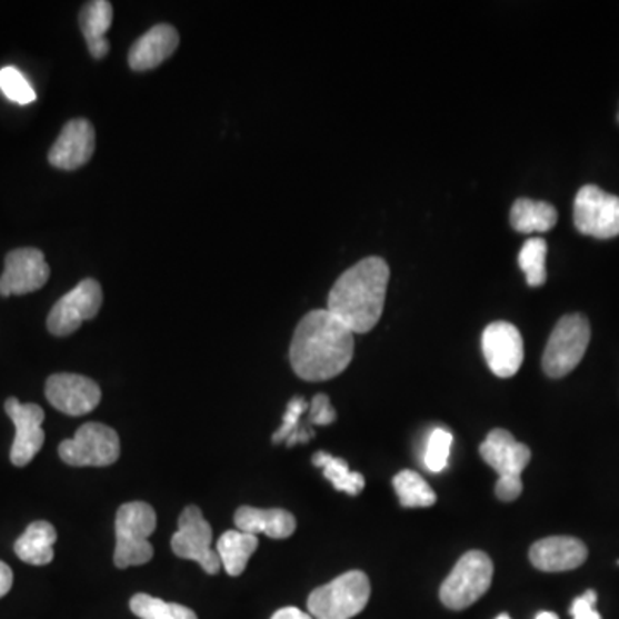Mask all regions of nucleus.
Segmentation results:
<instances>
[{
    "mask_svg": "<svg viewBox=\"0 0 619 619\" xmlns=\"http://www.w3.org/2000/svg\"><path fill=\"white\" fill-rule=\"evenodd\" d=\"M521 490H523V483H521L520 477H501L496 483V496L505 502L520 498Z\"/></svg>",
    "mask_w": 619,
    "mask_h": 619,
    "instance_id": "nucleus-33",
    "label": "nucleus"
},
{
    "mask_svg": "<svg viewBox=\"0 0 619 619\" xmlns=\"http://www.w3.org/2000/svg\"><path fill=\"white\" fill-rule=\"evenodd\" d=\"M130 608L140 619H198L194 611L187 606L166 602L149 593H137L131 597Z\"/></svg>",
    "mask_w": 619,
    "mask_h": 619,
    "instance_id": "nucleus-27",
    "label": "nucleus"
},
{
    "mask_svg": "<svg viewBox=\"0 0 619 619\" xmlns=\"http://www.w3.org/2000/svg\"><path fill=\"white\" fill-rule=\"evenodd\" d=\"M112 14H114L112 4L107 0H93L81 9L80 28L92 58L103 59L111 50L106 33L112 27Z\"/></svg>",
    "mask_w": 619,
    "mask_h": 619,
    "instance_id": "nucleus-20",
    "label": "nucleus"
},
{
    "mask_svg": "<svg viewBox=\"0 0 619 619\" xmlns=\"http://www.w3.org/2000/svg\"><path fill=\"white\" fill-rule=\"evenodd\" d=\"M270 619H313L312 616L307 615V612L301 611L298 608H284L279 609L274 616Z\"/></svg>",
    "mask_w": 619,
    "mask_h": 619,
    "instance_id": "nucleus-35",
    "label": "nucleus"
},
{
    "mask_svg": "<svg viewBox=\"0 0 619 619\" xmlns=\"http://www.w3.org/2000/svg\"><path fill=\"white\" fill-rule=\"evenodd\" d=\"M353 353V332L329 310H313L298 323L289 360L300 379L322 382L345 372Z\"/></svg>",
    "mask_w": 619,
    "mask_h": 619,
    "instance_id": "nucleus-1",
    "label": "nucleus"
},
{
    "mask_svg": "<svg viewBox=\"0 0 619 619\" xmlns=\"http://www.w3.org/2000/svg\"><path fill=\"white\" fill-rule=\"evenodd\" d=\"M618 121H619V114H618Z\"/></svg>",
    "mask_w": 619,
    "mask_h": 619,
    "instance_id": "nucleus-38",
    "label": "nucleus"
},
{
    "mask_svg": "<svg viewBox=\"0 0 619 619\" xmlns=\"http://www.w3.org/2000/svg\"><path fill=\"white\" fill-rule=\"evenodd\" d=\"M452 433L446 429H436L429 436L426 449V467L432 473H441L448 467L451 455Z\"/></svg>",
    "mask_w": 619,
    "mask_h": 619,
    "instance_id": "nucleus-30",
    "label": "nucleus"
},
{
    "mask_svg": "<svg viewBox=\"0 0 619 619\" xmlns=\"http://www.w3.org/2000/svg\"><path fill=\"white\" fill-rule=\"evenodd\" d=\"M388 284L386 260L369 257L346 270L336 281L327 298V310L353 335H366L379 323L385 312Z\"/></svg>",
    "mask_w": 619,
    "mask_h": 619,
    "instance_id": "nucleus-2",
    "label": "nucleus"
},
{
    "mask_svg": "<svg viewBox=\"0 0 619 619\" xmlns=\"http://www.w3.org/2000/svg\"><path fill=\"white\" fill-rule=\"evenodd\" d=\"M119 455L118 432L97 422L84 423L72 439L59 446V457L69 467H111L119 460Z\"/></svg>",
    "mask_w": 619,
    "mask_h": 619,
    "instance_id": "nucleus-7",
    "label": "nucleus"
},
{
    "mask_svg": "<svg viewBox=\"0 0 619 619\" xmlns=\"http://www.w3.org/2000/svg\"><path fill=\"white\" fill-rule=\"evenodd\" d=\"M590 342V323L580 313L565 316L556 323L543 351L542 367L546 376L561 379L577 369L581 358L586 357Z\"/></svg>",
    "mask_w": 619,
    "mask_h": 619,
    "instance_id": "nucleus-6",
    "label": "nucleus"
},
{
    "mask_svg": "<svg viewBox=\"0 0 619 619\" xmlns=\"http://www.w3.org/2000/svg\"><path fill=\"white\" fill-rule=\"evenodd\" d=\"M238 530L251 536L270 537V539H288L297 530V520L286 509H260L243 506L234 515Z\"/></svg>",
    "mask_w": 619,
    "mask_h": 619,
    "instance_id": "nucleus-19",
    "label": "nucleus"
},
{
    "mask_svg": "<svg viewBox=\"0 0 619 619\" xmlns=\"http://www.w3.org/2000/svg\"><path fill=\"white\" fill-rule=\"evenodd\" d=\"M558 222V210L548 202H536L530 198H520L511 209V226L523 234L548 232Z\"/></svg>",
    "mask_w": 619,
    "mask_h": 619,
    "instance_id": "nucleus-23",
    "label": "nucleus"
},
{
    "mask_svg": "<svg viewBox=\"0 0 619 619\" xmlns=\"http://www.w3.org/2000/svg\"><path fill=\"white\" fill-rule=\"evenodd\" d=\"M496 619H511V618H509L508 615H501V616H498V618H496Z\"/></svg>",
    "mask_w": 619,
    "mask_h": 619,
    "instance_id": "nucleus-37",
    "label": "nucleus"
},
{
    "mask_svg": "<svg viewBox=\"0 0 619 619\" xmlns=\"http://www.w3.org/2000/svg\"><path fill=\"white\" fill-rule=\"evenodd\" d=\"M157 515L147 502H126L116 517V567H141L153 558L150 536L156 532Z\"/></svg>",
    "mask_w": 619,
    "mask_h": 619,
    "instance_id": "nucleus-3",
    "label": "nucleus"
},
{
    "mask_svg": "<svg viewBox=\"0 0 619 619\" xmlns=\"http://www.w3.org/2000/svg\"><path fill=\"white\" fill-rule=\"evenodd\" d=\"M179 46V33L171 24H156L131 47L128 62L133 71H149L171 58Z\"/></svg>",
    "mask_w": 619,
    "mask_h": 619,
    "instance_id": "nucleus-18",
    "label": "nucleus"
},
{
    "mask_svg": "<svg viewBox=\"0 0 619 619\" xmlns=\"http://www.w3.org/2000/svg\"><path fill=\"white\" fill-rule=\"evenodd\" d=\"M313 465L322 468L323 477L335 486L339 492L358 496L366 489V479L358 471H351L341 458L332 457L329 452L319 451L313 455Z\"/></svg>",
    "mask_w": 619,
    "mask_h": 619,
    "instance_id": "nucleus-25",
    "label": "nucleus"
},
{
    "mask_svg": "<svg viewBox=\"0 0 619 619\" xmlns=\"http://www.w3.org/2000/svg\"><path fill=\"white\" fill-rule=\"evenodd\" d=\"M546 259H548V243L542 238H532L521 248L520 254H518V263L527 276L530 288H540L548 279Z\"/></svg>",
    "mask_w": 619,
    "mask_h": 619,
    "instance_id": "nucleus-28",
    "label": "nucleus"
},
{
    "mask_svg": "<svg viewBox=\"0 0 619 619\" xmlns=\"http://www.w3.org/2000/svg\"><path fill=\"white\" fill-rule=\"evenodd\" d=\"M58 540V532L49 521H33L24 530L23 536L16 540L14 552L21 561L43 567L53 559V543Z\"/></svg>",
    "mask_w": 619,
    "mask_h": 619,
    "instance_id": "nucleus-21",
    "label": "nucleus"
},
{
    "mask_svg": "<svg viewBox=\"0 0 619 619\" xmlns=\"http://www.w3.org/2000/svg\"><path fill=\"white\" fill-rule=\"evenodd\" d=\"M536 619H559V618L558 615H556V612L542 611L539 612V615H537Z\"/></svg>",
    "mask_w": 619,
    "mask_h": 619,
    "instance_id": "nucleus-36",
    "label": "nucleus"
},
{
    "mask_svg": "<svg viewBox=\"0 0 619 619\" xmlns=\"http://www.w3.org/2000/svg\"><path fill=\"white\" fill-rule=\"evenodd\" d=\"M370 580L363 571H348L308 597V611L316 619H351L370 599Z\"/></svg>",
    "mask_w": 619,
    "mask_h": 619,
    "instance_id": "nucleus-4",
    "label": "nucleus"
},
{
    "mask_svg": "<svg viewBox=\"0 0 619 619\" xmlns=\"http://www.w3.org/2000/svg\"><path fill=\"white\" fill-rule=\"evenodd\" d=\"M259 548V539L241 530H228L217 542L216 552L229 577H240L247 570L251 555Z\"/></svg>",
    "mask_w": 619,
    "mask_h": 619,
    "instance_id": "nucleus-22",
    "label": "nucleus"
},
{
    "mask_svg": "<svg viewBox=\"0 0 619 619\" xmlns=\"http://www.w3.org/2000/svg\"><path fill=\"white\" fill-rule=\"evenodd\" d=\"M396 496L405 508H430L436 505L437 496L432 487L418 476L417 471L403 470L392 480Z\"/></svg>",
    "mask_w": 619,
    "mask_h": 619,
    "instance_id": "nucleus-26",
    "label": "nucleus"
},
{
    "mask_svg": "<svg viewBox=\"0 0 619 619\" xmlns=\"http://www.w3.org/2000/svg\"><path fill=\"white\" fill-rule=\"evenodd\" d=\"M49 403L69 417H81L99 407L102 391L92 379L78 373H56L46 385Z\"/></svg>",
    "mask_w": 619,
    "mask_h": 619,
    "instance_id": "nucleus-14",
    "label": "nucleus"
},
{
    "mask_svg": "<svg viewBox=\"0 0 619 619\" xmlns=\"http://www.w3.org/2000/svg\"><path fill=\"white\" fill-rule=\"evenodd\" d=\"M587 556L586 543L567 536L548 537L530 548V562L537 570L548 573L577 570L586 562Z\"/></svg>",
    "mask_w": 619,
    "mask_h": 619,
    "instance_id": "nucleus-16",
    "label": "nucleus"
},
{
    "mask_svg": "<svg viewBox=\"0 0 619 619\" xmlns=\"http://www.w3.org/2000/svg\"><path fill=\"white\" fill-rule=\"evenodd\" d=\"M96 153V128L88 119H71L49 152L50 166L61 171L83 168Z\"/></svg>",
    "mask_w": 619,
    "mask_h": 619,
    "instance_id": "nucleus-15",
    "label": "nucleus"
},
{
    "mask_svg": "<svg viewBox=\"0 0 619 619\" xmlns=\"http://www.w3.org/2000/svg\"><path fill=\"white\" fill-rule=\"evenodd\" d=\"M480 457L490 468H495L501 477H520L530 463L532 452L528 446L521 445L508 430L496 429L489 432L486 441L480 445Z\"/></svg>",
    "mask_w": 619,
    "mask_h": 619,
    "instance_id": "nucleus-17",
    "label": "nucleus"
},
{
    "mask_svg": "<svg viewBox=\"0 0 619 619\" xmlns=\"http://www.w3.org/2000/svg\"><path fill=\"white\" fill-rule=\"evenodd\" d=\"M575 228L597 240L619 236V197L606 193L596 184L581 188L575 198Z\"/></svg>",
    "mask_w": 619,
    "mask_h": 619,
    "instance_id": "nucleus-8",
    "label": "nucleus"
},
{
    "mask_svg": "<svg viewBox=\"0 0 619 619\" xmlns=\"http://www.w3.org/2000/svg\"><path fill=\"white\" fill-rule=\"evenodd\" d=\"M308 408H310V403H307V399L300 398V396L289 401L284 417H282V426L272 436L274 445L286 442L288 448H293L297 445H307L310 439H313L316 430L308 427L307 422H301V417L308 413Z\"/></svg>",
    "mask_w": 619,
    "mask_h": 619,
    "instance_id": "nucleus-24",
    "label": "nucleus"
},
{
    "mask_svg": "<svg viewBox=\"0 0 619 619\" xmlns=\"http://www.w3.org/2000/svg\"><path fill=\"white\" fill-rule=\"evenodd\" d=\"M50 278V267L42 251L20 248L9 251L4 272L0 276V297H14L39 291Z\"/></svg>",
    "mask_w": 619,
    "mask_h": 619,
    "instance_id": "nucleus-11",
    "label": "nucleus"
},
{
    "mask_svg": "<svg viewBox=\"0 0 619 619\" xmlns=\"http://www.w3.org/2000/svg\"><path fill=\"white\" fill-rule=\"evenodd\" d=\"M102 301V286L96 279H84L53 304L47 319V329L50 335L66 338L77 332L84 320L96 319Z\"/></svg>",
    "mask_w": 619,
    "mask_h": 619,
    "instance_id": "nucleus-10",
    "label": "nucleus"
},
{
    "mask_svg": "<svg viewBox=\"0 0 619 619\" xmlns=\"http://www.w3.org/2000/svg\"><path fill=\"white\" fill-rule=\"evenodd\" d=\"M12 581H14V575H12L11 568L0 561V599L8 596L9 590L12 589Z\"/></svg>",
    "mask_w": 619,
    "mask_h": 619,
    "instance_id": "nucleus-34",
    "label": "nucleus"
},
{
    "mask_svg": "<svg viewBox=\"0 0 619 619\" xmlns=\"http://www.w3.org/2000/svg\"><path fill=\"white\" fill-rule=\"evenodd\" d=\"M597 592L596 590H587L583 596L577 597L571 605V618L573 619H602L596 609Z\"/></svg>",
    "mask_w": 619,
    "mask_h": 619,
    "instance_id": "nucleus-32",
    "label": "nucleus"
},
{
    "mask_svg": "<svg viewBox=\"0 0 619 619\" xmlns=\"http://www.w3.org/2000/svg\"><path fill=\"white\" fill-rule=\"evenodd\" d=\"M492 575H495V565L486 552H467L461 556L457 567L452 568L439 590L442 605L455 611L470 608L480 597L486 596L492 583Z\"/></svg>",
    "mask_w": 619,
    "mask_h": 619,
    "instance_id": "nucleus-5",
    "label": "nucleus"
},
{
    "mask_svg": "<svg viewBox=\"0 0 619 619\" xmlns=\"http://www.w3.org/2000/svg\"><path fill=\"white\" fill-rule=\"evenodd\" d=\"M171 548L179 558L198 562L206 573L216 575L221 570V559L212 549V527L197 506H188L179 517Z\"/></svg>",
    "mask_w": 619,
    "mask_h": 619,
    "instance_id": "nucleus-9",
    "label": "nucleus"
},
{
    "mask_svg": "<svg viewBox=\"0 0 619 619\" xmlns=\"http://www.w3.org/2000/svg\"><path fill=\"white\" fill-rule=\"evenodd\" d=\"M0 90L18 106H28L37 100V93L30 81L23 77L20 69L12 68V66L0 69Z\"/></svg>",
    "mask_w": 619,
    "mask_h": 619,
    "instance_id": "nucleus-29",
    "label": "nucleus"
},
{
    "mask_svg": "<svg viewBox=\"0 0 619 619\" xmlns=\"http://www.w3.org/2000/svg\"><path fill=\"white\" fill-rule=\"evenodd\" d=\"M336 410L332 408L331 399L326 395H317L308 408V427H326L336 422Z\"/></svg>",
    "mask_w": 619,
    "mask_h": 619,
    "instance_id": "nucleus-31",
    "label": "nucleus"
},
{
    "mask_svg": "<svg viewBox=\"0 0 619 619\" xmlns=\"http://www.w3.org/2000/svg\"><path fill=\"white\" fill-rule=\"evenodd\" d=\"M4 408L16 429L11 448L12 465L27 467L46 442V432L42 429L46 413L39 405L20 403L16 398H9Z\"/></svg>",
    "mask_w": 619,
    "mask_h": 619,
    "instance_id": "nucleus-13",
    "label": "nucleus"
},
{
    "mask_svg": "<svg viewBox=\"0 0 619 619\" xmlns=\"http://www.w3.org/2000/svg\"><path fill=\"white\" fill-rule=\"evenodd\" d=\"M482 351L489 369L501 379L517 376L523 366V338L513 323H489L482 335Z\"/></svg>",
    "mask_w": 619,
    "mask_h": 619,
    "instance_id": "nucleus-12",
    "label": "nucleus"
}]
</instances>
